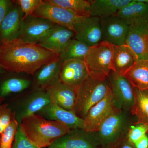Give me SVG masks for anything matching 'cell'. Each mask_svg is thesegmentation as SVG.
<instances>
[{
  "label": "cell",
  "mask_w": 148,
  "mask_h": 148,
  "mask_svg": "<svg viewBox=\"0 0 148 148\" xmlns=\"http://www.w3.org/2000/svg\"><path fill=\"white\" fill-rule=\"evenodd\" d=\"M58 56L38 44L25 42L19 38L0 45V65L9 72L34 75Z\"/></svg>",
  "instance_id": "1"
},
{
  "label": "cell",
  "mask_w": 148,
  "mask_h": 148,
  "mask_svg": "<svg viewBox=\"0 0 148 148\" xmlns=\"http://www.w3.org/2000/svg\"><path fill=\"white\" fill-rule=\"evenodd\" d=\"M19 127L40 148L48 147L71 130L61 122L45 119L36 114L21 119Z\"/></svg>",
  "instance_id": "2"
},
{
  "label": "cell",
  "mask_w": 148,
  "mask_h": 148,
  "mask_svg": "<svg viewBox=\"0 0 148 148\" xmlns=\"http://www.w3.org/2000/svg\"><path fill=\"white\" fill-rule=\"evenodd\" d=\"M130 111L117 108L108 117L97 132L103 148H114L127 138L130 125L135 123Z\"/></svg>",
  "instance_id": "3"
},
{
  "label": "cell",
  "mask_w": 148,
  "mask_h": 148,
  "mask_svg": "<svg viewBox=\"0 0 148 148\" xmlns=\"http://www.w3.org/2000/svg\"><path fill=\"white\" fill-rule=\"evenodd\" d=\"M108 86V78L101 81L88 76L75 87L76 101L74 113L84 119L89 110L106 96Z\"/></svg>",
  "instance_id": "4"
},
{
  "label": "cell",
  "mask_w": 148,
  "mask_h": 148,
  "mask_svg": "<svg viewBox=\"0 0 148 148\" xmlns=\"http://www.w3.org/2000/svg\"><path fill=\"white\" fill-rule=\"evenodd\" d=\"M114 45L103 41L90 47L84 60L88 76L94 79L103 81L114 71L113 63Z\"/></svg>",
  "instance_id": "5"
},
{
  "label": "cell",
  "mask_w": 148,
  "mask_h": 148,
  "mask_svg": "<svg viewBox=\"0 0 148 148\" xmlns=\"http://www.w3.org/2000/svg\"><path fill=\"white\" fill-rule=\"evenodd\" d=\"M113 101L117 108L130 111L134 102V88L124 76L112 71L108 77Z\"/></svg>",
  "instance_id": "6"
},
{
  "label": "cell",
  "mask_w": 148,
  "mask_h": 148,
  "mask_svg": "<svg viewBox=\"0 0 148 148\" xmlns=\"http://www.w3.org/2000/svg\"><path fill=\"white\" fill-rule=\"evenodd\" d=\"M32 15L47 19L53 24L74 32L75 24L86 18L77 16L71 11L52 4L48 0L43 1L42 4L35 10Z\"/></svg>",
  "instance_id": "7"
},
{
  "label": "cell",
  "mask_w": 148,
  "mask_h": 148,
  "mask_svg": "<svg viewBox=\"0 0 148 148\" xmlns=\"http://www.w3.org/2000/svg\"><path fill=\"white\" fill-rule=\"evenodd\" d=\"M47 148H103L96 132L75 129L52 143Z\"/></svg>",
  "instance_id": "8"
},
{
  "label": "cell",
  "mask_w": 148,
  "mask_h": 148,
  "mask_svg": "<svg viewBox=\"0 0 148 148\" xmlns=\"http://www.w3.org/2000/svg\"><path fill=\"white\" fill-rule=\"evenodd\" d=\"M113 101L110 88L106 96L88 112L84 119V128L90 132H97L108 117L117 109Z\"/></svg>",
  "instance_id": "9"
},
{
  "label": "cell",
  "mask_w": 148,
  "mask_h": 148,
  "mask_svg": "<svg viewBox=\"0 0 148 148\" xmlns=\"http://www.w3.org/2000/svg\"><path fill=\"white\" fill-rule=\"evenodd\" d=\"M56 25L47 19L31 15L23 20L18 38L38 44Z\"/></svg>",
  "instance_id": "10"
},
{
  "label": "cell",
  "mask_w": 148,
  "mask_h": 148,
  "mask_svg": "<svg viewBox=\"0 0 148 148\" xmlns=\"http://www.w3.org/2000/svg\"><path fill=\"white\" fill-rule=\"evenodd\" d=\"M101 18L95 16L86 17L74 27V38L91 47L103 41Z\"/></svg>",
  "instance_id": "11"
},
{
  "label": "cell",
  "mask_w": 148,
  "mask_h": 148,
  "mask_svg": "<svg viewBox=\"0 0 148 148\" xmlns=\"http://www.w3.org/2000/svg\"><path fill=\"white\" fill-rule=\"evenodd\" d=\"M103 41L113 45H125L129 26L118 16L113 15L101 18Z\"/></svg>",
  "instance_id": "12"
},
{
  "label": "cell",
  "mask_w": 148,
  "mask_h": 148,
  "mask_svg": "<svg viewBox=\"0 0 148 148\" xmlns=\"http://www.w3.org/2000/svg\"><path fill=\"white\" fill-rule=\"evenodd\" d=\"M24 14L20 6L14 1L0 29V40L2 43L18 38Z\"/></svg>",
  "instance_id": "13"
},
{
  "label": "cell",
  "mask_w": 148,
  "mask_h": 148,
  "mask_svg": "<svg viewBox=\"0 0 148 148\" xmlns=\"http://www.w3.org/2000/svg\"><path fill=\"white\" fill-rule=\"evenodd\" d=\"M36 114L45 119L61 122L71 130L84 129V119L73 112L67 110L55 103H51Z\"/></svg>",
  "instance_id": "14"
},
{
  "label": "cell",
  "mask_w": 148,
  "mask_h": 148,
  "mask_svg": "<svg viewBox=\"0 0 148 148\" xmlns=\"http://www.w3.org/2000/svg\"><path fill=\"white\" fill-rule=\"evenodd\" d=\"M75 35L73 30L57 25L38 44L59 55L69 42L74 38Z\"/></svg>",
  "instance_id": "15"
},
{
  "label": "cell",
  "mask_w": 148,
  "mask_h": 148,
  "mask_svg": "<svg viewBox=\"0 0 148 148\" xmlns=\"http://www.w3.org/2000/svg\"><path fill=\"white\" fill-rule=\"evenodd\" d=\"M75 87L66 84L59 79L45 88L44 90L49 95L51 103L73 112L76 101Z\"/></svg>",
  "instance_id": "16"
},
{
  "label": "cell",
  "mask_w": 148,
  "mask_h": 148,
  "mask_svg": "<svg viewBox=\"0 0 148 148\" xmlns=\"http://www.w3.org/2000/svg\"><path fill=\"white\" fill-rule=\"evenodd\" d=\"M147 25L133 24L129 26L125 44L130 48L137 60L148 59Z\"/></svg>",
  "instance_id": "17"
},
{
  "label": "cell",
  "mask_w": 148,
  "mask_h": 148,
  "mask_svg": "<svg viewBox=\"0 0 148 148\" xmlns=\"http://www.w3.org/2000/svg\"><path fill=\"white\" fill-rule=\"evenodd\" d=\"M88 76V72L84 61L67 60L61 65L59 78L61 82L69 85L76 87Z\"/></svg>",
  "instance_id": "18"
},
{
  "label": "cell",
  "mask_w": 148,
  "mask_h": 148,
  "mask_svg": "<svg viewBox=\"0 0 148 148\" xmlns=\"http://www.w3.org/2000/svg\"><path fill=\"white\" fill-rule=\"evenodd\" d=\"M114 15L121 18L129 26L133 24L147 25L148 4L137 0H132Z\"/></svg>",
  "instance_id": "19"
},
{
  "label": "cell",
  "mask_w": 148,
  "mask_h": 148,
  "mask_svg": "<svg viewBox=\"0 0 148 148\" xmlns=\"http://www.w3.org/2000/svg\"><path fill=\"white\" fill-rule=\"evenodd\" d=\"M90 1V16L102 18L113 16L132 0H91Z\"/></svg>",
  "instance_id": "20"
},
{
  "label": "cell",
  "mask_w": 148,
  "mask_h": 148,
  "mask_svg": "<svg viewBox=\"0 0 148 148\" xmlns=\"http://www.w3.org/2000/svg\"><path fill=\"white\" fill-rule=\"evenodd\" d=\"M113 47V71L124 76L138 60L130 48L126 45H114Z\"/></svg>",
  "instance_id": "21"
},
{
  "label": "cell",
  "mask_w": 148,
  "mask_h": 148,
  "mask_svg": "<svg viewBox=\"0 0 148 148\" xmlns=\"http://www.w3.org/2000/svg\"><path fill=\"white\" fill-rule=\"evenodd\" d=\"M63 62L59 56L52 62L42 66L37 71L36 85L44 89L60 79V71Z\"/></svg>",
  "instance_id": "22"
},
{
  "label": "cell",
  "mask_w": 148,
  "mask_h": 148,
  "mask_svg": "<svg viewBox=\"0 0 148 148\" xmlns=\"http://www.w3.org/2000/svg\"><path fill=\"white\" fill-rule=\"evenodd\" d=\"M124 76L133 88L148 90V59L136 61Z\"/></svg>",
  "instance_id": "23"
},
{
  "label": "cell",
  "mask_w": 148,
  "mask_h": 148,
  "mask_svg": "<svg viewBox=\"0 0 148 148\" xmlns=\"http://www.w3.org/2000/svg\"><path fill=\"white\" fill-rule=\"evenodd\" d=\"M134 102L130 113L136 118L134 124H143L148 126V90L134 88Z\"/></svg>",
  "instance_id": "24"
},
{
  "label": "cell",
  "mask_w": 148,
  "mask_h": 148,
  "mask_svg": "<svg viewBox=\"0 0 148 148\" xmlns=\"http://www.w3.org/2000/svg\"><path fill=\"white\" fill-rule=\"evenodd\" d=\"M51 103L44 89L38 88L29 96L21 113V119L36 114Z\"/></svg>",
  "instance_id": "25"
},
{
  "label": "cell",
  "mask_w": 148,
  "mask_h": 148,
  "mask_svg": "<svg viewBox=\"0 0 148 148\" xmlns=\"http://www.w3.org/2000/svg\"><path fill=\"white\" fill-rule=\"evenodd\" d=\"M90 48L87 45L74 38L69 42L59 57L63 63L69 60L84 61Z\"/></svg>",
  "instance_id": "26"
},
{
  "label": "cell",
  "mask_w": 148,
  "mask_h": 148,
  "mask_svg": "<svg viewBox=\"0 0 148 148\" xmlns=\"http://www.w3.org/2000/svg\"><path fill=\"white\" fill-rule=\"evenodd\" d=\"M54 5L71 11L77 16L88 17L90 16V3L85 0H48Z\"/></svg>",
  "instance_id": "27"
},
{
  "label": "cell",
  "mask_w": 148,
  "mask_h": 148,
  "mask_svg": "<svg viewBox=\"0 0 148 148\" xmlns=\"http://www.w3.org/2000/svg\"><path fill=\"white\" fill-rule=\"evenodd\" d=\"M31 84L29 80L11 78L4 82L0 88V96L4 97L11 93L21 92L27 89Z\"/></svg>",
  "instance_id": "28"
},
{
  "label": "cell",
  "mask_w": 148,
  "mask_h": 148,
  "mask_svg": "<svg viewBox=\"0 0 148 148\" xmlns=\"http://www.w3.org/2000/svg\"><path fill=\"white\" fill-rule=\"evenodd\" d=\"M18 128V122L15 119V112H14L10 122L0 134V148H12Z\"/></svg>",
  "instance_id": "29"
},
{
  "label": "cell",
  "mask_w": 148,
  "mask_h": 148,
  "mask_svg": "<svg viewBox=\"0 0 148 148\" xmlns=\"http://www.w3.org/2000/svg\"><path fill=\"white\" fill-rule=\"evenodd\" d=\"M20 6L24 14L23 20L33 14L35 10L42 4V0H17L14 1Z\"/></svg>",
  "instance_id": "30"
},
{
  "label": "cell",
  "mask_w": 148,
  "mask_h": 148,
  "mask_svg": "<svg viewBox=\"0 0 148 148\" xmlns=\"http://www.w3.org/2000/svg\"><path fill=\"white\" fill-rule=\"evenodd\" d=\"M148 133V125L143 124H132L129 127L127 139L134 145L137 141Z\"/></svg>",
  "instance_id": "31"
},
{
  "label": "cell",
  "mask_w": 148,
  "mask_h": 148,
  "mask_svg": "<svg viewBox=\"0 0 148 148\" xmlns=\"http://www.w3.org/2000/svg\"><path fill=\"white\" fill-rule=\"evenodd\" d=\"M4 100V97L0 96V134L10 122L13 114L8 104H3Z\"/></svg>",
  "instance_id": "32"
},
{
  "label": "cell",
  "mask_w": 148,
  "mask_h": 148,
  "mask_svg": "<svg viewBox=\"0 0 148 148\" xmlns=\"http://www.w3.org/2000/svg\"><path fill=\"white\" fill-rule=\"evenodd\" d=\"M12 148H40L27 137L20 127H18Z\"/></svg>",
  "instance_id": "33"
},
{
  "label": "cell",
  "mask_w": 148,
  "mask_h": 148,
  "mask_svg": "<svg viewBox=\"0 0 148 148\" xmlns=\"http://www.w3.org/2000/svg\"><path fill=\"white\" fill-rule=\"evenodd\" d=\"M12 2L8 0H0V29L1 26Z\"/></svg>",
  "instance_id": "34"
},
{
  "label": "cell",
  "mask_w": 148,
  "mask_h": 148,
  "mask_svg": "<svg viewBox=\"0 0 148 148\" xmlns=\"http://www.w3.org/2000/svg\"><path fill=\"white\" fill-rule=\"evenodd\" d=\"M135 148H148V136L144 135L134 144Z\"/></svg>",
  "instance_id": "35"
},
{
  "label": "cell",
  "mask_w": 148,
  "mask_h": 148,
  "mask_svg": "<svg viewBox=\"0 0 148 148\" xmlns=\"http://www.w3.org/2000/svg\"><path fill=\"white\" fill-rule=\"evenodd\" d=\"M114 148H135L134 145L128 141L127 138L123 140Z\"/></svg>",
  "instance_id": "36"
},
{
  "label": "cell",
  "mask_w": 148,
  "mask_h": 148,
  "mask_svg": "<svg viewBox=\"0 0 148 148\" xmlns=\"http://www.w3.org/2000/svg\"><path fill=\"white\" fill-rule=\"evenodd\" d=\"M137 1L139 2H141L145 3L148 4V0H137Z\"/></svg>",
  "instance_id": "37"
},
{
  "label": "cell",
  "mask_w": 148,
  "mask_h": 148,
  "mask_svg": "<svg viewBox=\"0 0 148 148\" xmlns=\"http://www.w3.org/2000/svg\"><path fill=\"white\" fill-rule=\"evenodd\" d=\"M2 67H1V65H0V69H2ZM3 69V68H2Z\"/></svg>",
  "instance_id": "38"
},
{
  "label": "cell",
  "mask_w": 148,
  "mask_h": 148,
  "mask_svg": "<svg viewBox=\"0 0 148 148\" xmlns=\"http://www.w3.org/2000/svg\"><path fill=\"white\" fill-rule=\"evenodd\" d=\"M147 32H148V24L147 25Z\"/></svg>",
  "instance_id": "39"
},
{
  "label": "cell",
  "mask_w": 148,
  "mask_h": 148,
  "mask_svg": "<svg viewBox=\"0 0 148 148\" xmlns=\"http://www.w3.org/2000/svg\"></svg>",
  "instance_id": "40"
}]
</instances>
